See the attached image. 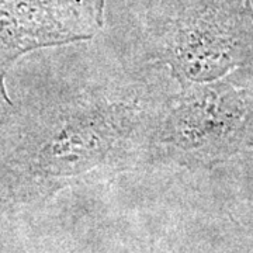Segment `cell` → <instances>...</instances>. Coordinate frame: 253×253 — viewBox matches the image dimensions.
I'll use <instances>...</instances> for the list:
<instances>
[{"mask_svg":"<svg viewBox=\"0 0 253 253\" xmlns=\"http://www.w3.org/2000/svg\"><path fill=\"white\" fill-rule=\"evenodd\" d=\"M249 13H251V18H252V21H253V7H252V3H251V6H249Z\"/></svg>","mask_w":253,"mask_h":253,"instance_id":"6","label":"cell"},{"mask_svg":"<svg viewBox=\"0 0 253 253\" xmlns=\"http://www.w3.org/2000/svg\"><path fill=\"white\" fill-rule=\"evenodd\" d=\"M3 81H4V68L0 66V124L10 117L11 110H13V104L6 93Z\"/></svg>","mask_w":253,"mask_h":253,"instance_id":"5","label":"cell"},{"mask_svg":"<svg viewBox=\"0 0 253 253\" xmlns=\"http://www.w3.org/2000/svg\"><path fill=\"white\" fill-rule=\"evenodd\" d=\"M6 1H7V0H0V6H3V4H4Z\"/></svg>","mask_w":253,"mask_h":253,"instance_id":"7","label":"cell"},{"mask_svg":"<svg viewBox=\"0 0 253 253\" xmlns=\"http://www.w3.org/2000/svg\"><path fill=\"white\" fill-rule=\"evenodd\" d=\"M104 0H7L0 6V66L37 48L90 38Z\"/></svg>","mask_w":253,"mask_h":253,"instance_id":"3","label":"cell"},{"mask_svg":"<svg viewBox=\"0 0 253 253\" xmlns=\"http://www.w3.org/2000/svg\"><path fill=\"white\" fill-rule=\"evenodd\" d=\"M166 45L173 72L186 84L217 81L242 61V20L217 0L201 1L173 20Z\"/></svg>","mask_w":253,"mask_h":253,"instance_id":"2","label":"cell"},{"mask_svg":"<svg viewBox=\"0 0 253 253\" xmlns=\"http://www.w3.org/2000/svg\"><path fill=\"white\" fill-rule=\"evenodd\" d=\"M249 93L229 81L189 83L163 124V142L196 161H215L241 148L249 132Z\"/></svg>","mask_w":253,"mask_h":253,"instance_id":"1","label":"cell"},{"mask_svg":"<svg viewBox=\"0 0 253 253\" xmlns=\"http://www.w3.org/2000/svg\"><path fill=\"white\" fill-rule=\"evenodd\" d=\"M138 123V110L126 101L93 104L63 120L42 145L38 163L51 174H71L104 163Z\"/></svg>","mask_w":253,"mask_h":253,"instance_id":"4","label":"cell"}]
</instances>
